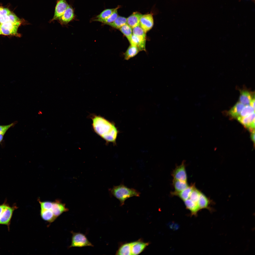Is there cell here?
I'll return each mask as SVG.
<instances>
[{
	"label": "cell",
	"mask_w": 255,
	"mask_h": 255,
	"mask_svg": "<svg viewBox=\"0 0 255 255\" xmlns=\"http://www.w3.org/2000/svg\"><path fill=\"white\" fill-rule=\"evenodd\" d=\"M90 117L95 132L107 143L115 144L119 131L114 123L100 115L92 114Z\"/></svg>",
	"instance_id": "obj_1"
},
{
	"label": "cell",
	"mask_w": 255,
	"mask_h": 255,
	"mask_svg": "<svg viewBox=\"0 0 255 255\" xmlns=\"http://www.w3.org/2000/svg\"><path fill=\"white\" fill-rule=\"evenodd\" d=\"M111 194L120 201L121 205L124 204L127 199L132 197H139L140 193L135 189L130 188L123 183L114 186L110 189Z\"/></svg>",
	"instance_id": "obj_2"
},
{
	"label": "cell",
	"mask_w": 255,
	"mask_h": 255,
	"mask_svg": "<svg viewBox=\"0 0 255 255\" xmlns=\"http://www.w3.org/2000/svg\"><path fill=\"white\" fill-rule=\"evenodd\" d=\"M71 233L72 234L71 243L68 247L69 248L94 246L84 234L80 232H75L72 231Z\"/></svg>",
	"instance_id": "obj_3"
},
{
	"label": "cell",
	"mask_w": 255,
	"mask_h": 255,
	"mask_svg": "<svg viewBox=\"0 0 255 255\" xmlns=\"http://www.w3.org/2000/svg\"><path fill=\"white\" fill-rule=\"evenodd\" d=\"M18 208L16 204H13L10 206L7 203L0 216V225H7L8 230H10V226L13 212Z\"/></svg>",
	"instance_id": "obj_4"
},
{
	"label": "cell",
	"mask_w": 255,
	"mask_h": 255,
	"mask_svg": "<svg viewBox=\"0 0 255 255\" xmlns=\"http://www.w3.org/2000/svg\"><path fill=\"white\" fill-rule=\"evenodd\" d=\"M21 22V21L15 23L8 21L0 24L2 34L5 35L17 34L18 28Z\"/></svg>",
	"instance_id": "obj_5"
},
{
	"label": "cell",
	"mask_w": 255,
	"mask_h": 255,
	"mask_svg": "<svg viewBox=\"0 0 255 255\" xmlns=\"http://www.w3.org/2000/svg\"><path fill=\"white\" fill-rule=\"evenodd\" d=\"M185 161H183L180 165L177 166L172 173L174 179L187 182V177L185 169Z\"/></svg>",
	"instance_id": "obj_6"
},
{
	"label": "cell",
	"mask_w": 255,
	"mask_h": 255,
	"mask_svg": "<svg viewBox=\"0 0 255 255\" xmlns=\"http://www.w3.org/2000/svg\"><path fill=\"white\" fill-rule=\"evenodd\" d=\"M68 4L66 0H59L57 2L54 16L50 22L54 20H59L62 16Z\"/></svg>",
	"instance_id": "obj_7"
},
{
	"label": "cell",
	"mask_w": 255,
	"mask_h": 255,
	"mask_svg": "<svg viewBox=\"0 0 255 255\" xmlns=\"http://www.w3.org/2000/svg\"><path fill=\"white\" fill-rule=\"evenodd\" d=\"M153 23L152 15L149 14L142 15L140 20L139 25L146 33L152 28Z\"/></svg>",
	"instance_id": "obj_8"
},
{
	"label": "cell",
	"mask_w": 255,
	"mask_h": 255,
	"mask_svg": "<svg viewBox=\"0 0 255 255\" xmlns=\"http://www.w3.org/2000/svg\"><path fill=\"white\" fill-rule=\"evenodd\" d=\"M238 121L251 132L255 131V113L237 119Z\"/></svg>",
	"instance_id": "obj_9"
},
{
	"label": "cell",
	"mask_w": 255,
	"mask_h": 255,
	"mask_svg": "<svg viewBox=\"0 0 255 255\" xmlns=\"http://www.w3.org/2000/svg\"><path fill=\"white\" fill-rule=\"evenodd\" d=\"M50 210L52 211L56 218L64 212H68L69 210L66 207L65 204L58 200L52 202V207Z\"/></svg>",
	"instance_id": "obj_10"
},
{
	"label": "cell",
	"mask_w": 255,
	"mask_h": 255,
	"mask_svg": "<svg viewBox=\"0 0 255 255\" xmlns=\"http://www.w3.org/2000/svg\"><path fill=\"white\" fill-rule=\"evenodd\" d=\"M74 17V11L72 7L68 5L64 13L59 20L61 25H66L72 21Z\"/></svg>",
	"instance_id": "obj_11"
},
{
	"label": "cell",
	"mask_w": 255,
	"mask_h": 255,
	"mask_svg": "<svg viewBox=\"0 0 255 255\" xmlns=\"http://www.w3.org/2000/svg\"><path fill=\"white\" fill-rule=\"evenodd\" d=\"M131 255H137L142 252L149 243L140 241L131 242Z\"/></svg>",
	"instance_id": "obj_12"
},
{
	"label": "cell",
	"mask_w": 255,
	"mask_h": 255,
	"mask_svg": "<svg viewBox=\"0 0 255 255\" xmlns=\"http://www.w3.org/2000/svg\"><path fill=\"white\" fill-rule=\"evenodd\" d=\"M142 15L137 12H134L127 18V24L132 29L139 26L140 20Z\"/></svg>",
	"instance_id": "obj_13"
},
{
	"label": "cell",
	"mask_w": 255,
	"mask_h": 255,
	"mask_svg": "<svg viewBox=\"0 0 255 255\" xmlns=\"http://www.w3.org/2000/svg\"><path fill=\"white\" fill-rule=\"evenodd\" d=\"M146 39L132 34L130 42V44L136 46L140 51H145Z\"/></svg>",
	"instance_id": "obj_14"
},
{
	"label": "cell",
	"mask_w": 255,
	"mask_h": 255,
	"mask_svg": "<svg viewBox=\"0 0 255 255\" xmlns=\"http://www.w3.org/2000/svg\"><path fill=\"white\" fill-rule=\"evenodd\" d=\"M254 96L248 91L240 90L239 102L244 105H250L252 100L255 98Z\"/></svg>",
	"instance_id": "obj_15"
},
{
	"label": "cell",
	"mask_w": 255,
	"mask_h": 255,
	"mask_svg": "<svg viewBox=\"0 0 255 255\" xmlns=\"http://www.w3.org/2000/svg\"><path fill=\"white\" fill-rule=\"evenodd\" d=\"M194 184L190 186L183 190L178 192L174 191L171 193L172 195L179 197L184 201L188 199L194 187Z\"/></svg>",
	"instance_id": "obj_16"
},
{
	"label": "cell",
	"mask_w": 255,
	"mask_h": 255,
	"mask_svg": "<svg viewBox=\"0 0 255 255\" xmlns=\"http://www.w3.org/2000/svg\"><path fill=\"white\" fill-rule=\"evenodd\" d=\"M244 106L243 104L238 102L229 110L228 114L232 117L237 119L239 116Z\"/></svg>",
	"instance_id": "obj_17"
},
{
	"label": "cell",
	"mask_w": 255,
	"mask_h": 255,
	"mask_svg": "<svg viewBox=\"0 0 255 255\" xmlns=\"http://www.w3.org/2000/svg\"><path fill=\"white\" fill-rule=\"evenodd\" d=\"M40 213L42 219L50 223L53 222L57 218L51 210L41 209Z\"/></svg>",
	"instance_id": "obj_18"
},
{
	"label": "cell",
	"mask_w": 255,
	"mask_h": 255,
	"mask_svg": "<svg viewBox=\"0 0 255 255\" xmlns=\"http://www.w3.org/2000/svg\"><path fill=\"white\" fill-rule=\"evenodd\" d=\"M184 202L186 208L191 211V214L196 215L200 210L197 203L193 201L189 198L184 201Z\"/></svg>",
	"instance_id": "obj_19"
},
{
	"label": "cell",
	"mask_w": 255,
	"mask_h": 255,
	"mask_svg": "<svg viewBox=\"0 0 255 255\" xmlns=\"http://www.w3.org/2000/svg\"><path fill=\"white\" fill-rule=\"evenodd\" d=\"M173 184L175 189V192L181 191L186 189L189 186L187 182L174 179Z\"/></svg>",
	"instance_id": "obj_20"
},
{
	"label": "cell",
	"mask_w": 255,
	"mask_h": 255,
	"mask_svg": "<svg viewBox=\"0 0 255 255\" xmlns=\"http://www.w3.org/2000/svg\"><path fill=\"white\" fill-rule=\"evenodd\" d=\"M140 51L136 46L130 44L124 54V59L128 60L136 55Z\"/></svg>",
	"instance_id": "obj_21"
},
{
	"label": "cell",
	"mask_w": 255,
	"mask_h": 255,
	"mask_svg": "<svg viewBox=\"0 0 255 255\" xmlns=\"http://www.w3.org/2000/svg\"><path fill=\"white\" fill-rule=\"evenodd\" d=\"M126 24L127 18L118 16L113 22L107 25L115 28L119 29L123 26Z\"/></svg>",
	"instance_id": "obj_22"
},
{
	"label": "cell",
	"mask_w": 255,
	"mask_h": 255,
	"mask_svg": "<svg viewBox=\"0 0 255 255\" xmlns=\"http://www.w3.org/2000/svg\"><path fill=\"white\" fill-rule=\"evenodd\" d=\"M209 202L208 198L201 192L197 203L200 210L203 208H208Z\"/></svg>",
	"instance_id": "obj_23"
},
{
	"label": "cell",
	"mask_w": 255,
	"mask_h": 255,
	"mask_svg": "<svg viewBox=\"0 0 255 255\" xmlns=\"http://www.w3.org/2000/svg\"><path fill=\"white\" fill-rule=\"evenodd\" d=\"M131 242L124 244L121 246L116 253L117 255H131Z\"/></svg>",
	"instance_id": "obj_24"
},
{
	"label": "cell",
	"mask_w": 255,
	"mask_h": 255,
	"mask_svg": "<svg viewBox=\"0 0 255 255\" xmlns=\"http://www.w3.org/2000/svg\"><path fill=\"white\" fill-rule=\"evenodd\" d=\"M132 29L126 24L123 26L119 29L121 32L126 37L130 43L133 34Z\"/></svg>",
	"instance_id": "obj_25"
},
{
	"label": "cell",
	"mask_w": 255,
	"mask_h": 255,
	"mask_svg": "<svg viewBox=\"0 0 255 255\" xmlns=\"http://www.w3.org/2000/svg\"><path fill=\"white\" fill-rule=\"evenodd\" d=\"M117 9L110 16L106 19H96L94 20V21H100L107 25L112 23L118 16Z\"/></svg>",
	"instance_id": "obj_26"
},
{
	"label": "cell",
	"mask_w": 255,
	"mask_h": 255,
	"mask_svg": "<svg viewBox=\"0 0 255 255\" xmlns=\"http://www.w3.org/2000/svg\"><path fill=\"white\" fill-rule=\"evenodd\" d=\"M119 8V6H118L115 8L106 9L97 15L96 17L97 19H106L110 16L116 10L118 9Z\"/></svg>",
	"instance_id": "obj_27"
},
{
	"label": "cell",
	"mask_w": 255,
	"mask_h": 255,
	"mask_svg": "<svg viewBox=\"0 0 255 255\" xmlns=\"http://www.w3.org/2000/svg\"><path fill=\"white\" fill-rule=\"evenodd\" d=\"M255 109L250 105H246L242 109L239 116L237 119L244 117L255 112Z\"/></svg>",
	"instance_id": "obj_28"
},
{
	"label": "cell",
	"mask_w": 255,
	"mask_h": 255,
	"mask_svg": "<svg viewBox=\"0 0 255 255\" xmlns=\"http://www.w3.org/2000/svg\"><path fill=\"white\" fill-rule=\"evenodd\" d=\"M201 192L195 186L191 193L189 198L193 201L197 203Z\"/></svg>",
	"instance_id": "obj_29"
},
{
	"label": "cell",
	"mask_w": 255,
	"mask_h": 255,
	"mask_svg": "<svg viewBox=\"0 0 255 255\" xmlns=\"http://www.w3.org/2000/svg\"><path fill=\"white\" fill-rule=\"evenodd\" d=\"M133 34L144 39H146V33L139 26L133 28Z\"/></svg>",
	"instance_id": "obj_30"
},
{
	"label": "cell",
	"mask_w": 255,
	"mask_h": 255,
	"mask_svg": "<svg viewBox=\"0 0 255 255\" xmlns=\"http://www.w3.org/2000/svg\"><path fill=\"white\" fill-rule=\"evenodd\" d=\"M39 202L40 204L41 209L43 210H50L52 206V202L50 201H41L40 200Z\"/></svg>",
	"instance_id": "obj_31"
},
{
	"label": "cell",
	"mask_w": 255,
	"mask_h": 255,
	"mask_svg": "<svg viewBox=\"0 0 255 255\" xmlns=\"http://www.w3.org/2000/svg\"><path fill=\"white\" fill-rule=\"evenodd\" d=\"M14 124L15 123H13L8 125H0V134L4 135L7 130Z\"/></svg>",
	"instance_id": "obj_32"
},
{
	"label": "cell",
	"mask_w": 255,
	"mask_h": 255,
	"mask_svg": "<svg viewBox=\"0 0 255 255\" xmlns=\"http://www.w3.org/2000/svg\"><path fill=\"white\" fill-rule=\"evenodd\" d=\"M9 18V21L13 23L21 21V20L13 13L11 12L8 15Z\"/></svg>",
	"instance_id": "obj_33"
},
{
	"label": "cell",
	"mask_w": 255,
	"mask_h": 255,
	"mask_svg": "<svg viewBox=\"0 0 255 255\" xmlns=\"http://www.w3.org/2000/svg\"><path fill=\"white\" fill-rule=\"evenodd\" d=\"M11 12L7 8L0 7V16L5 15H8Z\"/></svg>",
	"instance_id": "obj_34"
},
{
	"label": "cell",
	"mask_w": 255,
	"mask_h": 255,
	"mask_svg": "<svg viewBox=\"0 0 255 255\" xmlns=\"http://www.w3.org/2000/svg\"><path fill=\"white\" fill-rule=\"evenodd\" d=\"M9 21V18L8 15L0 16V25Z\"/></svg>",
	"instance_id": "obj_35"
},
{
	"label": "cell",
	"mask_w": 255,
	"mask_h": 255,
	"mask_svg": "<svg viewBox=\"0 0 255 255\" xmlns=\"http://www.w3.org/2000/svg\"><path fill=\"white\" fill-rule=\"evenodd\" d=\"M7 203L6 201L4 202L3 204H0V217L2 212Z\"/></svg>",
	"instance_id": "obj_36"
},
{
	"label": "cell",
	"mask_w": 255,
	"mask_h": 255,
	"mask_svg": "<svg viewBox=\"0 0 255 255\" xmlns=\"http://www.w3.org/2000/svg\"><path fill=\"white\" fill-rule=\"evenodd\" d=\"M251 138L252 140L255 144V131L251 132Z\"/></svg>",
	"instance_id": "obj_37"
},
{
	"label": "cell",
	"mask_w": 255,
	"mask_h": 255,
	"mask_svg": "<svg viewBox=\"0 0 255 255\" xmlns=\"http://www.w3.org/2000/svg\"><path fill=\"white\" fill-rule=\"evenodd\" d=\"M3 135L0 134V143L1 141L3 139Z\"/></svg>",
	"instance_id": "obj_38"
},
{
	"label": "cell",
	"mask_w": 255,
	"mask_h": 255,
	"mask_svg": "<svg viewBox=\"0 0 255 255\" xmlns=\"http://www.w3.org/2000/svg\"><path fill=\"white\" fill-rule=\"evenodd\" d=\"M0 34H2V33H1V29H0Z\"/></svg>",
	"instance_id": "obj_39"
}]
</instances>
